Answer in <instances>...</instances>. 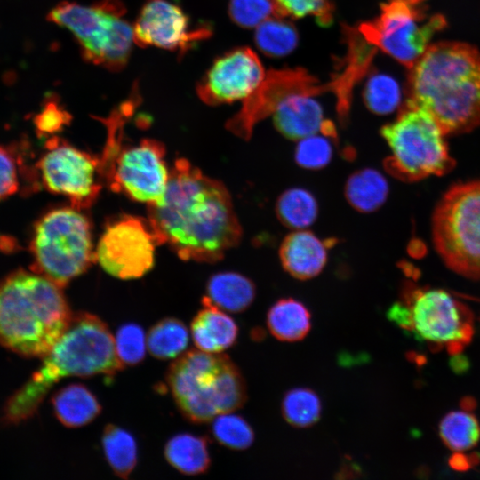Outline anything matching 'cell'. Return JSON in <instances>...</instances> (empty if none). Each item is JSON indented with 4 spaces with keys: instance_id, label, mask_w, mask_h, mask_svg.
I'll use <instances>...</instances> for the list:
<instances>
[{
    "instance_id": "6da1fadb",
    "label": "cell",
    "mask_w": 480,
    "mask_h": 480,
    "mask_svg": "<svg viewBox=\"0 0 480 480\" xmlns=\"http://www.w3.org/2000/svg\"><path fill=\"white\" fill-rule=\"evenodd\" d=\"M148 216L159 245L168 244L183 260L216 262L242 238L226 187L183 158L175 160L165 192L148 205Z\"/></svg>"
},
{
    "instance_id": "7a4b0ae2",
    "label": "cell",
    "mask_w": 480,
    "mask_h": 480,
    "mask_svg": "<svg viewBox=\"0 0 480 480\" xmlns=\"http://www.w3.org/2000/svg\"><path fill=\"white\" fill-rule=\"evenodd\" d=\"M409 69L406 101L428 112L445 134L480 124V52L476 47L436 43Z\"/></svg>"
},
{
    "instance_id": "3957f363",
    "label": "cell",
    "mask_w": 480,
    "mask_h": 480,
    "mask_svg": "<svg viewBox=\"0 0 480 480\" xmlns=\"http://www.w3.org/2000/svg\"><path fill=\"white\" fill-rule=\"evenodd\" d=\"M43 359L37 371L6 402L4 423L17 424L32 417L49 390L63 378L113 375L124 368L108 325L90 313L73 316Z\"/></svg>"
},
{
    "instance_id": "277c9868",
    "label": "cell",
    "mask_w": 480,
    "mask_h": 480,
    "mask_svg": "<svg viewBox=\"0 0 480 480\" xmlns=\"http://www.w3.org/2000/svg\"><path fill=\"white\" fill-rule=\"evenodd\" d=\"M59 286L36 272L18 270L0 282V344L27 357H43L72 319Z\"/></svg>"
},
{
    "instance_id": "5b68a950",
    "label": "cell",
    "mask_w": 480,
    "mask_h": 480,
    "mask_svg": "<svg viewBox=\"0 0 480 480\" xmlns=\"http://www.w3.org/2000/svg\"><path fill=\"white\" fill-rule=\"evenodd\" d=\"M167 387L182 415L193 423L212 421L246 401L244 380L228 356L190 350L169 367Z\"/></svg>"
},
{
    "instance_id": "8992f818",
    "label": "cell",
    "mask_w": 480,
    "mask_h": 480,
    "mask_svg": "<svg viewBox=\"0 0 480 480\" xmlns=\"http://www.w3.org/2000/svg\"><path fill=\"white\" fill-rule=\"evenodd\" d=\"M132 109V105L126 101L102 120L108 138L100 158V175L112 190L150 205L162 199L170 170L164 160V146L156 140L143 139L123 147L122 124Z\"/></svg>"
},
{
    "instance_id": "52a82bcc",
    "label": "cell",
    "mask_w": 480,
    "mask_h": 480,
    "mask_svg": "<svg viewBox=\"0 0 480 480\" xmlns=\"http://www.w3.org/2000/svg\"><path fill=\"white\" fill-rule=\"evenodd\" d=\"M445 133L423 108L408 101L397 117L381 128L391 155L384 161L386 171L407 182L448 173L455 165Z\"/></svg>"
},
{
    "instance_id": "ba28073f",
    "label": "cell",
    "mask_w": 480,
    "mask_h": 480,
    "mask_svg": "<svg viewBox=\"0 0 480 480\" xmlns=\"http://www.w3.org/2000/svg\"><path fill=\"white\" fill-rule=\"evenodd\" d=\"M124 12L118 0L91 5L67 1L54 6L47 20L74 35L85 60L119 71L126 65L134 43L133 28L124 18Z\"/></svg>"
},
{
    "instance_id": "9c48e42d",
    "label": "cell",
    "mask_w": 480,
    "mask_h": 480,
    "mask_svg": "<svg viewBox=\"0 0 480 480\" xmlns=\"http://www.w3.org/2000/svg\"><path fill=\"white\" fill-rule=\"evenodd\" d=\"M30 245L35 272L60 287L95 261L91 223L73 206L44 214L35 226Z\"/></svg>"
},
{
    "instance_id": "30bf717a",
    "label": "cell",
    "mask_w": 480,
    "mask_h": 480,
    "mask_svg": "<svg viewBox=\"0 0 480 480\" xmlns=\"http://www.w3.org/2000/svg\"><path fill=\"white\" fill-rule=\"evenodd\" d=\"M435 248L445 265L470 279H480V180L450 188L432 216Z\"/></svg>"
},
{
    "instance_id": "8fae6325",
    "label": "cell",
    "mask_w": 480,
    "mask_h": 480,
    "mask_svg": "<svg viewBox=\"0 0 480 480\" xmlns=\"http://www.w3.org/2000/svg\"><path fill=\"white\" fill-rule=\"evenodd\" d=\"M428 2L385 0L380 13L357 30L369 44L411 68L446 26L444 16L429 12Z\"/></svg>"
},
{
    "instance_id": "7c38bea8",
    "label": "cell",
    "mask_w": 480,
    "mask_h": 480,
    "mask_svg": "<svg viewBox=\"0 0 480 480\" xmlns=\"http://www.w3.org/2000/svg\"><path fill=\"white\" fill-rule=\"evenodd\" d=\"M401 301L406 306L409 323L406 331L436 350L449 354L463 351L473 338V315L462 303L442 289L423 288L408 284Z\"/></svg>"
},
{
    "instance_id": "4fadbf2b",
    "label": "cell",
    "mask_w": 480,
    "mask_h": 480,
    "mask_svg": "<svg viewBox=\"0 0 480 480\" xmlns=\"http://www.w3.org/2000/svg\"><path fill=\"white\" fill-rule=\"evenodd\" d=\"M156 245L148 220L123 215L105 227L95 248V260L116 278L137 279L153 268Z\"/></svg>"
},
{
    "instance_id": "5bb4252c",
    "label": "cell",
    "mask_w": 480,
    "mask_h": 480,
    "mask_svg": "<svg viewBox=\"0 0 480 480\" xmlns=\"http://www.w3.org/2000/svg\"><path fill=\"white\" fill-rule=\"evenodd\" d=\"M38 168L45 188L79 210L90 207L100 191V159L60 139L47 141Z\"/></svg>"
},
{
    "instance_id": "9a60e30c",
    "label": "cell",
    "mask_w": 480,
    "mask_h": 480,
    "mask_svg": "<svg viewBox=\"0 0 480 480\" xmlns=\"http://www.w3.org/2000/svg\"><path fill=\"white\" fill-rule=\"evenodd\" d=\"M332 84V80L320 84L303 68L269 70L258 88L243 101L240 110L227 123V128L236 136L249 140L255 125L272 115L287 98L333 92Z\"/></svg>"
},
{
    "instance_id": "2e32d148",
    "label": "cell",
    "mask_w": 480,
    "mask_h": 480,
    "mask_svg": "<svg viewBox=\"0 0 480 480\" xmlns=\"http://www.w3.org/2000/svg\"><path fill=\"white\" fill-rule=\"evenodd\" d=\"M259 56L248 47L219 57L196 85L206 104L220 105L246 100L266 76Z\"/></svg>"
},
{
    "instance_id": "e0dca14e",
    "label": "cell",
    "mask_w": 480,
    "mask_h": 480,
    "mask_svg": "<svg viewBox=\"0 0 480 480\" xmlns=\"http://www.w3.org/2000/svg\"><path fill=\"white\" fill-rule=\"evenodd\" d=\"M134 43L184 53L208 38L210 28H193L181 7L170 0H147L132 26Z\"/></svg>"
},
{
    "instance_id": "ac0fdd59",
    "label": "cell",
    "mask_w": 480,
    "mask_h": 480,
    "mask_svg": "<svg viewBox=\"0 0 480 480\" xmlns=\"http://www.w3.org/2000/svg\"><path fill=\"white\" fill-rule=\"evenodd\" d=\"M328 245L310 231L295 230L287 235L280 245L281 264L294 278L311 279L324 268Z\"/></svg>"
},
{
    "instance_id": "d6986e66",
    "label": "cell",
    "mask_w": 480,
    "mask_h": 480,
    "mask_svg": "<svg viewBox=\"0 0 480 480\" xmlns=\"http://www.w3.org/2000/svg\"><path fill=\"white\" fill-rule=\"evenodd\" d=\"M308 94H297L284 100L272 114L276 130L285 138L300 140L323 132L331 123L324 119L321 105Z\"/></svg>"
},
{
    "instance_id": "ffe728a7",
    "label": "cell",
    "mask_w": 480,
    "mask_h": 480,
    "mask_svg": "<svg viewBox=\"0 0 480 480\" xmlns=\"http://www.w3.org/2000/svg\"><path fill=\"white\" fill-rule=\"evenodd\" d=\"M345 32L348 53L342 69L334 76L340 85L337 97V112L342 124L348 118L353 88L367 71L376 49L357 29L348 28Z\"/></svg>"
},
{
    "instance_id": "44dd1931",
    "label": "cell",
    "mask_w": 480,
    "mask_h": 480,
    "mask_svg": "<svg viewBox=\"0 0 480 480\" xmlns=\"http://www.w3.org/2000/svg\"><path fill=\"white\" fill-rule=\"evenodd\" d=\"M203 306L191 322L193 341L199 350L220 353L234 345L238 327L225 311L204 300Z\"/></svg>"
},
{
    "instance_id": "7402d4cb",
    "label": "cell",
    "mask_w": 480,
    "mask_h": 480,
    "mask_svg": "<svg viewBox=\"0 0 480 480\" xmlns=\"http://www.w3.org/2000/svg\"><path fill=\"white\" fill-rule=\"evenodd\" d=\"M256 288L248 277L235 272H220L212 276L203 300L223 311L239 313L253 302Z\"/></svg>"
},
{
    "instance_id": "603a6c76",
    "label": "cell",
    "mask_w": 480,
    "mask_h": 480,
    "mask_svg": "<svg viewBox=\"0 0 480 480\" xmlns=\"http://www.w3.org/2000/svg\"><path fill=\"white\" fill-rule=\"evenodd\" d=\"M52 409L59 421L68 428H80L91 423L101 412L94 394L80 383L59 389L52 398Z\"/></svg>"
},
{
    "instance_id": "cb8c5ba5",
    "label": "cell",
    "mask_w": 480,
    "mask_h": 480,
    "mask_svg": "<svg viewBox=\"0 0 480 480\" xmlns=\"http://www.w3.org/2000/svg\"><path fill=\"white\" fill-rule=\"evenodd\" d=\"M270 333L281 341L294 342L303 340L311 327V316L306 306L292 299H280L267 314Z\"/></svg>"
},
{
    "instance_id": "d4e9b609",
    "label": "cell",
    "mask_w": 480,
    "mask_h": 480,
    "mask_svg": "<svg viewBox=\"0 0 480 480\" xmlns=\"http://www.w3.org/2000/svg\"><path fill=\"white\" fill-rule=\"evenodd\" d=\"M164 454L172 467L188 476L203 474L211 464L207 441L192 434L183 433L170 438Z\"/></svg>"
},
{
    "instance_id": "484cf974",
    "label": "cell",
    "mask_w": 480,
    "mask_h": 480,
    "mask_svg": "<svg viewBox=\"0 0 480 480\" xmlns=\"http://www.w3.org/2000/svg\"><path fill=\"white\" fill-rule=\"evenodd\" d=\"M388 195V184L378 171L365 168L356 171L348 179L345 197L349 204L361 212L378 210Z\"/></svg>"
},
{
    "instance_id": "4316f807",
    "label": "cell",
    "mask_w": 480,
    "mask_h": 480,
    "mask_svg": "<svg viewBox=\"0 0 480 480\" xmlns=\"http://www.w3.org/2000/svg\"><path fill=\"white\" fill-rule=\"evenodd\" d=\"M102 448L106 460L112 471L126 479L137 464V444L131 433L113 424L105 427Z\"/></svg>"
},
{
    "instance_id": "83f0119b",
    "label": "cell",
    "mask_w": 480,
    "mask_h": 480,
    "mask_svg": "<svg viewBox=\"0 0 480 480\" xmlns=\"http://www.w3.org/2000/svg\"><path fill=\"white\" fill-rule=\"evenodd\" d=\"M188 340V331L183 322L175 317H165L149 329L147 348L157 359H173L183 353Z\"/></svg>"
},
{
    "instance_id": "f1b7e54d",
    "label": "cell",
    "mask_w": 480,
    "mask_h": 480,
    "mask_svg": "<svg viewBox=\"0 0 480 480\" xmlns=\"http://www.w3.org/2000/svg\"><path fill=\"white\" fill-rule=\"evenodd\" d=\"M318 205L307 189L293 188L285 190L276 204V213L281 223L292 229H303L314 223Z\"/></svg>"
},
{
    "instance_id": "f546056e",
    "label": "cell",
    "mask_w": 480,
    "mask_h": 480,
    "mask_svg": "<svg viewBox=\"0 0 480 480\" xmlns=\"http://www.w3.org/2000/svg\"><path fill=\"white\" fill-rule=\"evenodd\" d=\"M443 443L452 452H465L476 446L480 439V425L468 411H452L445 414L438 426Z\"/></svg>"
},
{
    "instance_id": "4dcf8cb0",
    "label": "cell",
    "mask_w": 480,
    "mask_h": 480,
    "mask_svg": "<svg viewBox=\"0 0 480 480\" xmlns=\"http://www.w3.org/2000/svg\"><path fill=\"white\" fill-rule=\"evenodd\" d=\"M254 37L259 49L273 57L290 53L298 42L294 26L282 16L273 17L256 27Z\"/></svg>"
},
{
    "instance_id": "1f68e13d",
    "label": "cell",
    "mask_w": 480,
    "mask_h": 480,
    "mask_svg": "<svg viewBox=\"0 0 480 480\" xmlns=\"http://www.w3.org/2000/svg\"><path fill=\"white\" fill-rule=\"evenodd\" d=\"M281 408L284 420L296 428H308L316 424L322 411L319 396L308 388H296L286 392Z\"/></svg>"
},
{
    "instance_id": "d6a6232c",
    "label": "cell",
    "mask_w": 480,
    "mask_h": 480,
    "mask_svg": "<svg viewBox=\"0 0 480 480\" xmlns=\"http://www.w3.org/2000/svg\"><path fill=\"white\" fill-rule=\"evenodd\" d=\"M212 421V435L220 444L232 450H245L253 443L252 428L241 416L226 412Z\"/></svg>"
},
{
    "instance_id": "836d02e7",
    "label": "cell",
    "mask_w": 480,
    "mask_h": 480,
    "mask_svg": "<svg viewBox=\"0 0 480 480\" xmlns=\"http://www.w3.org/2000/svg\"><path fill=\"white\" fill-rule=\"evenodd\" d=\"M367 108L378 115L393 112L401 100L397 82L388 75L376 74L369 78L364 92Z\"/></svg>"
},
{
    "instance_id": "e575fe53",
    "label": "cell",
    "mask_w": 480,
    "mask_h": 480,
    "mask_svg": "<svg viewBox=\"0 0 480 480\" xmlns=\"http://www.w3.org/2000/svg\"><path fill=\"white\" fill-rule=\"evenodd\" d=\"M228 12L236 25L246 28H256L273 17L282 16L274 0H230Z\"/></svg>"
},
{
    "instance_id": "d590c367",
    "label": "cell",
    "mask_w": 480,
    "mask_h": 480,
    "mask_svg": "<svg viewBox=\"0 0 480 480\" xmlns=\"http://www.w3.org/2000/svg\"><path fill=\"white\" fill-rule=\"evenodd\" d=\"M114 340L117 357L123 366H134L144 359L147 338L140 325L132 323L123 324Z\"/></svg>"
},
{
    "instance_id": "8d00e7d4",
    "label": "cell",
    "mask_w": 480,
    "mask_h": 480,
    "mask_svg": "<svg viewBox=\"0 0 480 480\" xmlns=\"http://www.w3.org/2000/svg\"><path fill=\"white\" fill-rule=\"evenodd\" d=\"M327 137L324 133L323 136L314 134L299 140L295 149L296 163L313 170L327 165L332 156V147Z\"/></svg>"
},
{
    "instance_id": "74e56055",
    "label": "cell",
    "mask_w": 480,
    "mask_h": 480,
    "mask_svg": "<svg viewBox=\"0 0 480 480\" xmlns=\"http://www.w3.org/2000/svg\"><path fill=\"white\" fill-rule=\"evenodd\" d=\"M284 17L303 18L313 16L320 25H330L333 17L331 0H274Z\"/></svg>"
},
{
    "instance_id": "f35d334b",
    "label": "cell",
    "mask_w": 480,
    "mask_h": 480,
    "mask_svg": "<svg viewBox=\"0 0 480 480\" xmlns=\"http://www.w3.org/2000/svg\"><path fill=\"white\" fill-rule=\"evenodd\" d=\"M19 188L18 169L11 151L0 145V201L15 194Z\"/></svg>"
},
{
    "instance_id": "ab89813d",
    "label": "cell",
    "mask_w": 480,
    "mask_h": 480,
    "mask_svg": "<svg viewBox=\"0 0 480 480\" xmlns=\"http://www.w3.org/2000/svg\"><path fill=\"white\" fill-rule=\"evenodd\" d=\"M68 114L56 103L47 102L41 113L35 118L37 130L43 133H52L59 131L69 119Z\"/></svg>"
},
{
    "instance_id": "60d3db41",
    "label": "cell",
    "mask_w": 480,
    "mask_h": 480,
    "mask_svg": "<svg viewBox=\"0 0 480 480\" xmlns=\"http://www.w3.org/2000/svg\"><path fill=\"white\" fill-rule=\"evenodd\" d=\"M448 463L452 469L460 472L473 468L469 454L466 455L463 452H454L449 458Z\"/></svg>"
},
{
    "instance_id": "b9f144b4",
    "label": "cell",
    "mask_w": 480,
    "mask_h": 480,
    "mask_svg": "<svg viewBox=\"0 0 480 480\" xmlns=\"http://www.w3.org/2000/svg\"><path fill=\"white\" fill-rule=\"evenodd\" d=\"M451 359L450 365L456 373H463L469 367V363L466 356L460 355V353L452 355V358Z\"/></svg>"
},
{
    "instance_id": "7bdbcfd3",
    "label": "cell",
    "mask_w": 480,
    "mask_h": 480,
    "mask_svg": "<svg viewBox=\"0 0 480 480\" xmlns=\"http://www.w3.org/2000/svg\"><path fill=\"white\" fill-rule=\"evenodd\" d=\"M461 407L468 412H470L471 410H474V408L476 405V402L474 400L473 397L470 396H465L460 401Z\"/></svg>"
}]
</instances>
